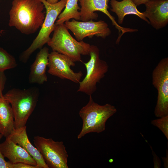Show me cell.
I'll list each match as a JSON object with an SVG mask.
<instances>
[{
	"mask_svg": "<svg viewBox=\"0 0 168 168\" xmlns=\"http://www.w3.org/2000/svg\"><path fill=\"white\" fill-rule=\"evenodd\" d=\"M44 8L40 0H13L9 12L8 25L24 34H34L44 22Z\"/></svg>",
	"mask_w": 168,
	"mask_h": 168,
	"instance_id": "obj_1",
	"label": "cell"
},
{
	"mask_svg": "<svg viewBox=\"0 0 168 168\" xmlns=\"http://www.w3.org/2000/svg\"><path fill=\"white\" fill-rule=\"evenodd\" d=\"M39 96V89L36 87L24 90L13 88L4 95L12 108L15 129L26 126L36 105Z\"/></svg>",
	"mask_w": 168,
	"mask_h": 168,
	"instance_id": "obj_2",
	"label": "cell"
},
{
	"mask_svg": "<svg viewBox=\"0 0 168 168\" xmlns=\"http://www.w3.org/2000/svg\"><path fill=\"white\" fill-rule=\"evenodd\" d=\"M89 96L88 103L79 111L83 125L77 136L78 139L91 133H100L104 131L107 121L117 111L114 106L108 103L99 105L94 101L91 95Z\"/></svg>",
	"mask_w": 168,
	"mask_h": 168,
	"instance_id": "obj_3",
	"label": "cell"
},
{
	"mask_svg": "<svg viewBox=\"0 0 168 168\" xmlns=\"http://www.w3.org/2000/svg\"><path fill=\"white\" fill-rule=\"evenodd\" d=\"M53 36L47 44L53 51L70 58L75 62L81 61V56L89 55L91 45L78 41L68 32L64 23L56 25Z\"/></svg>",
	"mask_w": 168,
	"mask_h": 168,
	"instance_id": "obj_4",
	"label": "cell"
},
{
	"mask_svg": "<svg viewBox=\"0 0 168 168\" xmlns=\"http://www.w3.org/2000/svg\"><path fill=\"white\" fill-rule=\"evenodd\" d=\"M44 4L46 14L41 29L30 45L20 55L19 59L26 63L31 54L37 49H40L49 40L51 33L54 31L55 22L65 7L67 0H61L56 3L50 4L46 0H40Z\"/></svg>",
	"mask_w": 168,
	"mask_h": 168,
	"instance_id": "obj_5",
	"label": "cell"
},
{
	"mask_svg": "<svg viewBox=\"0 0 168 168\" xmlns=\"http://www.w3.org/2000/svg\"><path fill=\"white\" fill-rule=\"evenodd\" d=\"M90 60L83 64L86 68V75L79 82L77 92L91 95L97 89L96 84L104 77L108 72L109 66L105 61L100 59V51L96 46L91 45Z\"/></svg>",
	"mask_w": 168,
	"mask_h": 168,
	"instance_id": "obj_6",
	"label": "cell"
},
{
	"mask_svg": "<svg viewBox=\"0 0 168 168\" xmlns=\"http://www.w3.org/2000/svg\"><path fill=\"white\" fill-rule=\"evenodd\" d=\"M33 141L49 168H68V155L63 142L39 136H34Z\"/></svg>",
	"mask_w": 168,
	"mask_h": 168,
	"instance_id": "obj_7",
	"label": "cell"
},
{
	"mask_svg": "<svg viewBox=\"0 0 168 168\" xmlns=\"http://www.w3.org/2000/svg\"><path fill=\"white\" fill-rule=\"evenodd\" d=\"M152 84L157 89L158 96L154 110L155 116L168 115V58L162 59L152 73Z\"/></svg>",
	"mask_w": 168,
	"mask_h": 168,
	"instance_id": "obj_8",
	"label": "cell"
},
{
	"mask_svg": "<svg viewBox=\"0 0 168 168\" xmlns=\"http://www.w3.org/2000/svg\"><path fill=\"white\" fill-rule=\"evenodd\" d=\"M75 66V62L68 56L52 51L48 57V73L62 79H68L79 83L83 76L82 72H75L71 67Z\"/></svg>",
	"mask_w": 168,
	"mask_h": 168,
	"instance_id": "obj_9",
	"label": "cell"
},
{
	"mask_svg": "<svg viewBox=\"0 0 168 168\" xmlns=\"http://www.w3.org/2000/svg\"><path fill=\"white\" fill-rule=\"evenodd\" d=\"M64 24L68 30L72 32L78 41H82L86 37H92L94 36L105 39L111 32L107 24L102 20L80 21L72 19L70 21H66Z\"/></svg>",
	"mask_w": 168,
	"mask_h": 168,
	"instance_id": "obj_10",
	"label": "cell"
},
{
	"mask_svg": "<svg viewBox=\"0 0 168 168\" xmlns=\"http://www.w3.org/2000/svg\"><path fill=\"white\" fill-rule=\"evenodd\" d=\"M109 0H78L81 8L80 12V20L83 21L96 20L98 15L96 11L102 12L107 15L112 22V24L119 33L117 40H120L122 35L126 32H133L136 29L124 27L120 26L108 11V3Z\"/></svg>",
	"mask_w": 168,
	"mask_h": 168,
	"instance_id": "obj_11",
	"label": "cell"
},
{
	"mask_svg": "<svg viewBox=\"0 0 168 168\" xmlns=\"http://www.w3.org/2000/svg\"><path fill=\"white\" fill-rule=\"evenodd\" d=\"M145 17L156 30L166 26L168 23V0H150L145 4Z\"/></svg>",
	"mask_w": 168,
	"mask_h": 168,
	"instance_id": "obj_12",
	"label": "cell"
},
{
	"mask_svg": "<svg viewBox=\"0 0 168 168\" xmlns=\"http://www.w3.org/2000/svg\"><path fill=\"white\" fill-rule=\"evenodd\" d=\"M8 137L24 148L32 157L36 161L38 168H49L38 150L30 141L26 126L15 129Z\"/></svg>",
	"mask_w": 168,
	"mask_h": 168,
	"instance_id": "obj_13",
	"label": "cell"
},
{
	"mask_svg": "<svg viewBox=\"0 0 168 168\" xmlns=\"http://www.w3.org/2000/svg\"><path fill=\"white\" fill-rule=\"evenodd\" d=\"M0 148L4 156L8 158L12 164L21 162L36 166V162L32 157L24 148L8 137L0 144Z\"/></svg>",
	"mask_w": 168,
	"mask_h": 168,
	"instance_id": "obj_14",
	"label": "cell"
},
{
	"mask_svg": "<svg viewBox=\"0 0 168 168\" xmlns=\"http://www.w3.org/2000/svg\"><path fill=\"white\" fill-rule=\"evenodd\" d=\"M49 49L44 47L40 49L31 66L28 81L30 83L42 84L47 81L46 73L48 64Z\"/></svg>",
	"mask_w": 168,
	"mask_h": 168,
	"instance_id": "obj_15",
	"label": "cell"
},
{
	"mask_svg": "<svg viewBox=\"0 0 168 168\" xmlns=\"http://www.w3.org/2000/svg\"><path fill=\"white\" fill-rule=\"evenodd\" d=\"M110 4V10L117 16L118 22L119 24L123 23L124 17L126 15L130 14L135 15L150 24L149 21L146 18L143 12H140L138 10L137 6L132 0H122L120 1L111 0Z\"/></svg>",
	"mask_w": 168,
	"mask_h": 168,
	"instance_id": "obj_16",
	"label": "cell"
},
{
	"mask_svg": "<svg viewBox=\"0 0 168 168\" xmlns=\"http://www.w3.org/2000/svg\"><path fill=\"white\" fill-rule=\"evenodd\" d=\"M15 129L14 116L12 108L3 96L0 98V133L7 138Z\"/></svg>",
	"mask_w": 168,
	"mask_h": 168,
	"instance_id": "obj_17",
	"label": "cell"
},
{
	"mask_svg": "<svg viewBox=\"0 0 168 168\" xmlns=\"http://www.w3.org/2000/svg\"><path fill=\"white\" fill-rule=\"evenodd\" d=\"M78 0H67L65 9L58 17L55 24L58 25L64 23L71 19L80 20V14L79 10L81 8L78 4Z\"/></svg>",
	"mask_w": 168,
	"mask_h": 168,
	"instance_id": "obj_18",
	"label": "cell"
},
{
	"mask_svg": "<svg viewBox=\"0 0 168 168\" xmlns=\"http://www.w3.org/2000/svg\"><path fill=\"white\" fill-rule=\"evenodd\" d=\"M14 57L6 50L0 47V71L2 72L17 66Z\"/></svg>",
	"mask_w": 168,
	"mask_h": 168,
	"instance_id": "obj_19",
	"label": "cell"
},
{
	"mask_svg": "<svg viewBox=\"0 0 168 168\" xmlns=\"http://www.w3.org/2000/svg\"><path fill=\"white\" fill-rule=\"evenodd\" d=\"M152 125L157 127L168 139V115L151 121Z\"/></svg>",
	"mask_w": 168,
	"mask_h": 168,
	"instance_id": "obj_20",
	"label": "cell"
},
{
	"mask_svg": "<svg viewBox=\"0 0 168 168\" xmlns=\"http://www.w3.org/2000/svg\"><path fill=\"white\" fill-rule=\"evenodd\" d=\"M2 135L0 133V140ZM0 168H12V163L10 161H7L4 159V157L1 152L0 148Z\"/></svg>",
	"mask_w": 168,
	"mask_h": 168,
	"instance_id": "obj_21",
	"label": "cell"
},
{
	"mask_svg": "<svg viewBox=\"0 0 168 168\" xmlns=\"http://www.w3.org/2000/svg\"><path fill=\"white\" fill-rule=\"evenodd\" d=\"M6 80V77L4 72L0 71V98L4 96L2 91L4 89Z\"/></svg>",
	"mask_w": 168,
	"mask_h": 168,
	"instance_id": "obj_22",
	"label": "cell"
},
{
	"mask_svg": "<svg viewBox=\"0 0 168 168\" xmlns=\"http://www.w3.org/2000/svg\"><path fill=\"white\" fill-rule=\"evenodd\" d=\"M12 168H38V167L36 166L20 162L12 164Z\"/></svg>",
	"mask_w": 168,
	"mask_h": 168,
	"instance_id": "obj_23",
	"label": "cell"
},
{
	"mask_svg": "<svg viewBox=\"0 0 168 168\" xmlns=\"http://www.w3.org/2000/svg\"><path fill=\"white\" fill-rule=\"evenodd\" d=\"M137 6L142 4H145L147 2L150 0H132Z\"/></svg>",
	"mask_w": 168,
	"mask_h": 168,
	"instance_id": "obj_24",
	"label": "cell"
},
{
	"mask_svg": "<svg viewBox=\"0 0 168 168\" xmlns=\"http://www.w3.org/2000/svg\"><path fill=\"white\" fill-rule=\"evenodd\" d=\"M167 155H166V157H163V160L164 164V166L165 168H168V151L167 152Z\"/></svg>",
	"mask_w": 168,
	"mask_h": 168,
	"instance_id": "obj_25",
	"label": "cell"
},
{
	"mask_svg": "<svg viewBox=\"0 0 168 168\" xmlns=\"http://www.w3.org/2000/svg\"><path fill=\"white\" fill-rule=\"evenodd\" d=\"M46 1L50 4H54L58 2L59 0H46Z\"/></svg>",
	"mask_w": 168,
	"mask_h": 168,
	"instance_id": "obj_26",
	"label": "cell"
}]
</instances>
